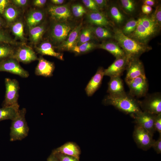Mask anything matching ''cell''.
<instances>
[{"instance_id": "obj_1", "label": "cell", "mask_w": 161, "mask_h": 161, "mask_svg": "<svg viewBox=\"0 0 161 161\" xmlns=\"http://www.w3.org/2000/svg\"><path fill=\"white\" fill-rule=\"evenodd\" d=\"M114 32L113 37L124 51L128 61L133 58H139L142 54L151 49V47L146 44L125 35L120 29H114Z\"/></svg>"}, {"instance_id": "obj_2", "label": "cell", "mask_w": 161, "mask_h": 161, "mask_svg": "<svg viewBox=\"0 0 161 161\" xmlns=\"http://www.w3.org/2000/svg\"><path fill=\"white\" fill-rule=\"evenodd\" d=\"M139 100L126 93L117 95H108L103 101L106 105H112L119 110L133 117L142 112Z\"/></svg>"}, {"instance_id": "obj_3", "label": "cell", "mask_w": 161, "mask_h": 161, "mask_svg": "<svg viewBox=\"0 0 161 161\" xmlns=\"http://www.w3.org/2000/svg\"><path fill=\"white\" fill-rule=\"evenodd\" d=\"M26 109L23 108L19 109L16 117L12 120L10 128V140H21L27 137L29 128L25 118Z\"/></svg>"}, {"instance_id": "obj_4", "label": "cell", "mask_w": 161, "mask_h": 161, "mask_svg": "<svg viewBox=\"0 0 161 161\" xmlns=\"http://www.w3.org/2000/svg\"><path fill=\"white\" fill-rule=\"evenodd\" d=\"M5 93L4 100L2 103V107L19 105V85L16 79L6 78L5 79Z\"/></svg>"}, {"instance_id": "obj_5", "label": "cell", "mask_w": 161, "mask_h": 161, "mask_svg": "<svg viewBox=\"0 0 161 161\" xmlns=\"http://www.w3.org/2000/svg\"><path fill=\"white\" fill-rule=\"evenodd\" d=\"M142 101L139 100L140 108L143 112L152 114L161 113V94L160 92L147 94Z\"/></svg>"}, {"instance_id": "obj_6", "label": "cell", "mask_w": 161, "mask_h": 161, "mask_svg": "<svg viewBox=\"0 0 161 161\" xmlns=\"http://www.w3.org/2000/svg\"><path fill=\"white\" fill-rule=\"evenodd\" d=\"M126 83L129 89V94L134 97H144L147 94L148 84L145 76L138 77Z\"/></svg>"}, {"instance_id": "obj_7", "label": "cell", "mask_w": 161, "mask_h": 161, "mask_svg": "<svg viewBox=\"0 0 161 161\" xmlns=\"http://www.w3.org/2000/svg\"><path fill=\"white\" fill-rule=\"evenodd\" d=\"M133 137L137 147L144 151H147L151 148L154 140L153 136L146 130L136 124L134 127Z\"/></svg>"}, {"instance_id": "obj_8", "label": "cell", "mask_w": 161, "mask_h": 161, "mask_svg": "<svg viewBox=\"0 0 161 161\" xmlns=\"http://www.w3.org/2000/svg\"><path fill=\"white\" fill-rule=\"evenodd\" d=\"M71 27L66 22H57L52 26L50 33V38L55 44L63 42L68 36Z\"/></svg>"}, {"instance_id": "obj_9", "label": "cell", "mask_w": 161, "mask_h": 161, "mask_svg": "<svg viewBox=\"0 0 161 161\" xmlns=\"http://www.w3.org/2000/svg\"><path fill=\"white\" fill-rule=\"evenodd\" d=\"M0 72H6L19 76L22 78H27L29 73L20 65L16 59L11 58L0 62Z\"/></svg>"}, {"instance_id": "obj_10", "label": "cell", "mask_w": 161, "mask_h": 161, "mask_svg": "<svg viewBox=\"0 0 161 161\" xmlns=\"http://www.w3.org/2000/svg\"><path fill=\"white\" fill-rule=\"evenodd\" d=\"M157 115L142 111L133 118L136 124L143 128L153 137L155 131L154 122Z\"/></svg>"}, {"instance_id": "obj_11", "label": "cell", "mask_w": 161, "mask_h": 161, "mask_svg": "<svg viewBox=\"0 0 161 161\" xmlns=\"http://www.w3.org/2000/svg\"><path fill=\"white\" fill-rule=\"evenodd\" d=\"M126 70L125 80L126 83L138 77L145 76L143 64L139 58L129 60Z\"/></svg>"}, {"instance_id": "obj_12", "label": "cell", "mask_w": 161, "mask_h": 161, "mask_svg": "<svg viewBox=\"0 0 161 161\" xmlns=\"http://www.w3.org/2000/svg\"><path fill=\"white\" fill-rule=\"evenodd\" d=\"M128 61L126 56L116 58L114 62L106 69H104V76L110 78L120 76L126 70Z\"/></svg>"}, {"instance_id": "obj_13", "label": "cell", "mask_w": 161, "mask_h": 161, "mask_svg": "<svg viewBox=\"0 0 161 161\" xmlns=\"http://www.w3.org/2000/svg\"><path fill=\"white\" fill-rule=\"evenodd\" d=\"M24 64H28L38 60L37 55L32 48L27 46L18 47L15 50L12 57Z\"/></svg>"}, {"instance_id": "obj_14", "label": "cell", "mask_w": 161, "mask_h": 161, "mask_svg": "<svg viewBox=\"0 0 161 161\" xmlns=\"http://www.w3.org/2000/svg\"><path fill=\"white\" fill-rule=\"evenodd\" d=\"M48 11L51 18L57 22H66L71 16L70 10L66 4L51 6Z\"/></svg>"}, {"instance_id": "obj_15", "label": "cell", "mask_w": 161, "mask_h": 161, "mask_svg": "<svg viewBox=\"0 0 161 161\" xmlns=\"http://www.w3.org/2000/svg\"><path fill=\"white\" fill-rule=\"evenodd\" d=\"M135 30L128 36L142 43L146 44L151 38L155 35L141 23L139 18Z\"/></svg>"}, {"instance_id": "obj_16", "label": "cell", "mask_w": 161, "mask_h": 161, "mask_svg": "<svg viewBox=\"0 0 161 161\" xmlns=\"http://www.w3.org/2000/svg\"><path fill=\"white\" fill-rule=\"evenodd\" d=\"M38 64L35 73L38 76L50 77L52 76L55 66L53 63L47 61L41 56L38 58Z\"/></svg>"}, {"instance_id": "obj_17", "label": "cell", "mask_w": 161, "mask_h": 161, "mask_svg": "<svg viewBox=\"0 0 161 161\" xmlns=\"http://www.w3.org/2000/svg\"><path fill=\"white\" fill-rule=\"evenodd\" d=\"M104 69L99 67L86 86L85 90L88 96L92 95L101 85L103 76Z\"/></svg>"}, {"instance_id": "obj_18", "label": "cell", "mask_w": 161, "mask_h": 161, "mask_svg": "<svg viewBox=\"0 0 161 161\" xmlns=\"http://www.w3.org/2000/svg\"><path fill=\"white\" fill-rule=\"evenodd\" d=\"M82 25V23H80L69 33L67 39L62 42L59 47L60 49L67 51L71 50L77 45Z\"/></svg>"}, {"instance_id": "obj_19", "label": "cell", "mask_w": 161, "mask_h": 161, "mask_svg": "<svg viewBox=\"0 0 161 161\" xmlns=\"http://www.w3.org/2000/svg\"><path fill=\"white\" fill-rule=\"evenodd\" d=\"M52 152L60 153L79 159L81 151L79 147L75 143L68 142L53 150Z\"/></svg>"}, {"instance_id": "obj_20", "label": "cell", "mask_w": 161, "mask_h": 161, "mask_svg": "<svg viewBox=\"0 0 161 161\" xmlns=\"http://www.w3.org/2000/svg\"><path fill=\"white\" fill-rule=\"evenodd\" d=\"M107 92L109 95H119L126 93L125 91L123 82L120 77L110 78L108 83Z\"/></svg>"}, {"instance_id": "obj_21", "label": "cell", "mask_w": 161, "mask_h": 161, "mask_svg": "<svg viewBox=\"0 0 161 161\" xmlns=\"http://www.w3.org/2000/svg\"><path fill=\"white\" fill-rule=\"evenodd\" d=\"M98 47L107 51L116 58L126 56L124 51L117 42L112 41L103 42L99 45Z\"/></svg>"}, {"instance_id": "obj_22", "label": "cell", "mask_w": 161, "mask_h": 161, "mask_svg": "<svg viewBox=\"0 0 161 161\" xmlns=\"http://www.w3.org/2000/svg\"><path fill=\"white\" fill-rule=\"evenodd\" d=\"M87 18L90 23L97 26L106 27L110 24L106 16L99 11H90L87 15Z\"/></svg>"}, {"instance_id": "obj_23", "label": "cell", "mask_w": 161, "mask_h": 161, "mask_svg": "<svg viewBox=\"0 0 161 161\" xmlns=\"http://www.w3.org/2000/svg\"><path fill=\"white\" fill-rule=\"evenodd\" d=\"M36 49L38 53L42 55L53 56L61 60H64L63 54L56 52L49 42L45 41L42 43L37 47Z\"/></svg>"}, {"instance_id": "obj_24", "label": "cell", "mask_w": 161, "mask_h": 161, "mask_svg": "<svg viewBox=\"0 0 161 161\" xmlns=\"http://www.w3.org/2000/svg\"><path fill=\"white\" fill-rule=\"evenodd\" d=\"M19 107V105L0 108V121L7 120H13L18 115Z\"/></svg>"}, {"instance_id": "obj_25", "label": "cell", "mask_w": 161, "mask_h": 161, "mask_svg": "<svg viewBox=\"0 0 161 161\" xmlns=\"http://www.w3.org/2000/svg\"><path fill=\"white\" fill-rule=\"evenodd\" d=\"M45 30V27L44 24L30 28L29 35L31 42L34 44L38 43L42 37Z\"/></svg>"}, {"instance_id": "obj_26", "label": "cell", "mask_w": 161, "mask_h": 161, "mask_svg": "<svg viewBox=\"0 0 161 161\" xmlns=\"http://www.w3.org/2000/svg\"><path fill=\"white\" fill-rule=\"evenodd\" d=\"M44 14L40 10H34L30 13L27 18V24L29 28L38 25L44 18Z\"/></svg>"}, {"instance_id": "obj_27", "label": "cell", "mask_w": 161, "mask_h": 161, "mask_svg": "<svg viewBox=\"0 0 161 161\" xmlns=\"http://www.w3.org/2000/svg\"><path fill=\"white\" fill-rule=\"evenodd\" d=\"M18 14V10L13 6L9 4L1 16L6 24H8L14 21Z\"/></svg>"}, {"instance_id": "obj_28", "label": "cell", "mask_w": 161, "mask_h": 161, "mask_svg": "<svg viewBox=\"0 0 161 161\" xmlns=\"http://www.w3.org/2000/svg\"><path fill=\"white\" fill-rule=\"evenodd\" d=\"M15 50L10 44L5 43H0V62L12 58Z\"/></svg>"}, {"instance_id": "obj_29", "label": "cell", "mask_w": 161, "mask_h": 161, "mask_svg": "<svg viewBox=\"0 0 161 161\" xmlns=\"http://www.w3.org/2000/svg\"><path fill=\"white\" fill-rule=\"evenodd\" d=\"M97 46L95 43L88 41L79 45L75 46L71 50L75 53L79 54L85 53L95 48Z\"/></svg>"}, {"instance_id": "obj_30", "label": "cell", "mask_w": 161, "mask_h": 161, "mask_svg": "<svg viewBox=\"0 0 161 161\" xmlns=\"http://www.w3.org/2000/svg\"><path fill=\"white\" fill-rule=\"evenodd\" d=\"M11 30L16 38L22 41L26 40L24 36V25L21 21H18L12 25Z\"/></svg>"}, {"instance_id": "obj_31", "label": "cell", "mask_w": 161, "mask_h": 161, "mask_svg": "<svg viewBox=\"0 0 161 161\" xmlns=\"http://www.w3.org/2000/svg\"><path fill=\"white\" fill-rule=\"evenodd\" d=\"M93 34L100 39L110 38L113 37L111 32L107 29L102 27H92Z\"/></svg>"}, {"instance_id": "obj_32", "label": "cell", "mask_w": 161, "mask_h": 161, "mask_svg": "<svg viewBox=\"0 0 161 161\" xmlns=\"http://www.w3.org/2000/svg\"><path fill=\"white\" fill-rule=\"evenodd\" d=\"M92 27L85 28L80 31L77 45L89 41L93 37Z\"/></svg>"}, {"instance_id": "obj_33", "label": "cell", "mask_w": 161, "mask_h": 161, "mask_svg": "<svg viewBox=\"0 0 161 161\" xmlns=\"http://www.w3.org/2000/svg\"><path fill=\"white\" fill-rule=\"evenodd\" d=\"M138 22V20L134 19L128 21L121 30L122 33L127 36L130 35L136 30Z\"/></svg>"}, {"instance_id": "obj_34", "label": "cell", "mask_w": 161, "mask_h": 161, "mask_svg": "<svg viewBox=\"0 0 161 161\" xmlns=\"http://www.w3.org/2000/svg\"><path fill=\"white\" fill-rule=\"evenodd\" d=\"M110 15L114 21L117 24H120L124 20V16L118 8L115 6H112L110 8Z\"/></svg>"}, {"instance_id": "obj_35", "label": "cell", "mask_w": 161, "mask_h": 161, "mask_svg": "<svg viewBox=\"0 0 161 161\" xmlns=\"http://www.w3.org/2000/svg\"><path fill=\"white\" fill-rule=\"evenodd\" d=\"M5 43L11 45H17V42L10 36L7 31L5 29L0 30V44Z\"/></svg>"}, {"instance_id": "obj_36", "label": "cell", "mask_w": 161, "mask_h": 161, "mask_svg": "<svg viewBox=\"0 0 161 161\" xmlns=\"http://www.w3.org/2000/svg\"><path fill=\"white\" fill-rule=\"evenodd\" d=\"M121 4L124 10L127 12L131 13L135 9V3L131 0H121Z\"/></svg>"}, {"instance_id": "obj_37", "label": "cell", "mask_w": 161, "mask_h": 161, "mask_svg": "<svg viewBox=\"0 0 161 161\" xmlns=\"http://www.w3.org/2000/svg\"><path fill=\"white\" fill-rule=\"evenodd\" d=\"M151 19L159 27L161 24V8L160 5H158L156 8L154 13L150 17Z\"/></svg>"}, {"instance_id": "obj_38", "label": "cell", "mask_w": 161, "mask_h": 161, "mask_svg": "<svg viewBox=\"0 0 161 161\" xmlns=\"http://www.w3.org/2000/svg\"><path fill=\"white\" fill-rule=\"evenodd\" d=\"M82 1L85 6L91 11H99V8L94 0H83Z\"/></svg>"}, {"instance_id": "obj_39", "label": "cell", "mask_w": 161, "mask_h": 161, "mask_svg": "<svg viewBox=\"0 0 161 161\" xmlns=\"http://www.w3.org/2000/svg\"><path fill=\"white\" fill-rule=\"evenodd\" d=\"M53 153L59 161H79V159L73 157L60 153Z\"/></svg>"}, {"instance_id": "obj_40", "label": "cell", "mask_w": 161, "mask_h": 161, "mask_svg": "<svg viewBox=\"0 0 161 161\" xmlns=\"http://www.w3.org/2000/svg\"><path fill=\"white\" fill-rule=\"evenodd\" d=\"M152 148L157 154L161 153V135H160L158 139L154 140L152 145Z\"/></svg>"}, {"instance_id": "obj_41", "label": "cell", "mask_w": 161, "mask_h": 161, "mask_svg": "<svg viewBox=\"0 0 161 161\" xmlns=\"http://www.w3.org/2000/svg\"><path fill=\"white\" fill-rule=\"evenodd\" d=\"M154 128L155 131H157L161 135V113L157 114L154 122Z\"/></svg>"}, {"instance_id": "obj_42", "label": "cell", "mask_w": 161, "mask_h": 161, "mask_svg": "<svg viewBox=\"0 0 161 161\" xmlns=\"http://www.w3.org/2000/svg\"><path fill=\"white\" fill-rule=\"evenodd\" d=\"M10 1L8 0H0V15H2Z\"/></svg>"}, {"instance_id": "obj_43", "label": "cell", "mask_w": 161, "mask_h": 161, "mask_svg": "<svg viewBox=\"0 0 161 161\" xmlns=\"http://www.w3.org/2000/svg\"><path fill=\"white\" fill-rule=\"evenodd\" d=\"M72 10L73 15L75 17H80L84 15L83 13L79 11L76 4H73L72 6Z\"/></svg>"}, {"instance_id": "obj_44", "label": "cell", "mask_w": 161, "mask_h": 161, "mask_svg": "<svg viewBox=\"0 0 161 161\" xmlns=\"http://www.w3.org/2000/svg\"><path fill=\"white\" fill-rule=\"evenodd\" d=\"M141 10L142 12L147 15L150 14L152 10V9L151 6L143 4L141 7Z\"/></svg>"}, {"instance_id": "obj_45", "label": "cell", "mask_w": 161, "mask_h": 161, "mask_svg": "<svg viewBox=\"0 0 161 161\" xmlns=\"http://www.w3.org/2000/svg\"><path fill=\"white\" fill-rule=\"evenodd\" d=\"M12 2L16 5L19 7H22L25 5L28 2L27 0H13Z\"/></svg>"}, {"instance_id": "obj_46", "label": "cell", "mask_w": 161, "mask_h": 161, "mask_svg": "<svg viewBox=\"0 0 161 161\" xmlns=\"http://www.w3.org/2000/svg\"><path fill=\"white\" fill-rule=\"evenodd\" d=\"M99 8H102L106 6L107 1L106 0H94Z\"/></svg>"}, {"instance_id": "obj_47", "label": "cell", "mask_w": 161, "mask_h": 161, "mask_svg": "<svg viewBox=\"0 0 161 161\" xmlns=\"http://www.w3.org/2000/svg\"><path fill=\"white\" fill-rule=\"evenodd\" d=\"M47 2L46 0H35L33 1V4L35 6L41 7L43 6Z\"/></svg>"}, {"instance_id": "obj_48", "label": "cell", "mask_w": 161, "mask_h": 161, "mask_svg": "<svg viewBox=\"0 0 161 161\" xmlns=\"http://www.w3.org/2000/svg\"><path fill=\"white\" fill-rule=\"evenodd\" d=\"M47 161H59L55 154L52 152L47 159Z\"/></svg>"}, {"instance_id": "obj_49", "label": "cell", "mask_w": 161, "mask_h": 161, "mask_svg": "<svg viewBox=\"0 0 161 161\" xmlns=\"http://www.w3.org/2000/svg\"><path fill=\"white\" fill-rule=\"evenodd\" d=\"M1 16L0 15V30L5 29L7 24L4 18L1 17Z\"/></svg>"}, {"instance_id": "obj_50", "label": "cell", "mask_w": 161, "mask_h": 161, "mask_svg": "<svg viewBox=\"0 0 161 161\" xmlns=\"http://www.w3.org/2000/svg\"><path fill=\"white\" fill-rule=\"evenodd\" d=\"M143 4L150 6H154L155 4V1L153 0H145L143 1Z\"/></svg>"}, {"instance_id": "obj_51", "label": "cell", "mask_w": 161, "mask_h": 161, "mask_svg": "<svg viewBox=\"0 0 161 161\" xmlns=\"http://www.w3.org/2000/svg\"><path fill=\"white\" fill-rule=\"evenodd\" d=\"M51 1L53 4L56 5L62 4L64 1V0H52Z\"/></svg>"}]
</instances>
